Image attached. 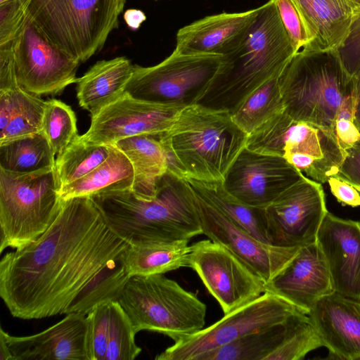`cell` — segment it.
Instances as JSON below:
<instances>
[{
  "label": "cell",
  "instance_id": "6da1fadb",
  "mask_svg": "<svg viewBox=\"0 0 360 360\" xmlns=\"http://www.w3.org/2000/svg\"><path fill=\"white\" fill-rule=\"evenodd\" d=\"M129 245L91 197L64 200L42 235L1 258L0 296L15 318L65 314L82 290Z\"/></svg>",
  "mask_w": 360,
  "mask_h": 360
},
{
  "label": "cell",
  "instance_id": "7a4b0ae2",
  "mask_svg": "<svg viewBox=\"0 0 360 360\" xmlns=\"http://www.w3.org/2000/svg\"><path fill=\"white\" fill-rule=\"evenodd\" d=\"M295 54L276 1L269 0L224 51L198 103L231 112L255 90L279 77Z\"/></svg>",
  "mask_w": 360,
  "mask_h": 360
},
{
  "label": "cell",
  "instance_id": "3957f363",
  "mask_svg": "<svg viewBox=\"0 0 360 360\" xmlns=\"http://www.w3.org/2000/svg\"><path fill=\"white\" fill-rule=\"evenodd\" d=\"M91 198L111 230L130 245L190 240L202 234L195 194L174 170L162 177L153 198L138 197L130 189Z\"/></svg>",
  "mask_w": 360,
  "mask_h": 360
},
{
  "label": "cell",
  "instance_id": "277c9868",
  "mask_svg": "<svg viewBox=\"0 0 360 360\" xmlns=\"http://www.w3.org/2000/svg\"><path fill=\"white\" fill-rule=\"evenodd\" d=\"M248 136L229 110L195 103L185 106L171 128L159 137L171 170L188 179L223 182L246 147Z\"/></svg>",
  "mask_w": 360,
  "mask_h": 360
},
{
  "label": "cell",
  "instance_id": "5b68a950",
  "mask_svg": "<svg viewBox=\"0 0 360 360\" xmlns=\"http://www.w3.org/2000/svg\"><path fill=\"white\" fill-rule=\"evenodd\" d=\"M284 111L293 120L332 130L354 79L335 50L301 49L278 77Z\"/></svg>",
  "mask_w": 360,
  "mask_h": 360
},
{
  "label": "cell",
  "instance_id": "8992f818",
  "mask_svg": "<svg viewBox=\"0 0 360 360\" xmlns=\"http://www.w3.org/2000/svg\"><path fill=\"white\" fill-rule=\"evenodd\" d=\"M126 0H32L27 16L61 51L83 63L99 51L119 25Z\"/></svg>",
  "mask_w": 360,
  "mask_h": 360
},
{
  "label": "cell",
  "instance_id": "52a82bcc",
  "mask_svg": "<svg viewBox=\"0 0 360 360\" xmlns=\"http://www.w3.org/2000/svg\"><path fill=\"white\" fill-rule=\"evenodd\" d=\"M119 302L136 333L150 330L176 342L205 324L206 304L163 274L131 276Z\"/></svg>",
  "mask_w": 360,
  "mask_h": 360
},
{
  "label": "cell",
  "instance_id": "ba28073f",
  "mask_svg": "<svg viewBox=\"0 0 360 360\" xmlns=\"http://www.w3.org/2000/svg\"><path fill=\"white\" fill-rule=\"evenodd\" d=\"M55 166L30 173L0 168L1 253L36 240L57 217L64 200Z\"/></svg>",
  "mask_w": 360,
  "mask_h": 360
},
{
  "label": "cell",
  "instance_id": "9c48e42d",
  "mask_svg": "<svg viewBox=\"0 0 360 360\" xmlns=\"http://www.w3.org/2000/svg\"><path fill=\"white\" fill-rule=\"evenodd\" d=\"M246 148L283 157L319 183L337 174L346 156L332 130L296 121L284 110L250 134Z\"/></svg>",
  "mask_w": 360,
  "mask_h": 360
},
{
  "label": "cell",
  "instance_id": "30bf717a",
  "mask_svg": "<svg viewBox=\"0 0 360 360\" xmlns=\"http://www.w3.org/2000/svg\"><path fill=\"white\" fill-rule=\"evenodd\" d=\"M215 54L182 55L176 51L160 63L134 65L124 92L142 101L184 105L198 103L220 64Z\"/></svg>",
  "mask_w": 360,
  "mask_h": 360
},
{
  "label": "cell",
  "instance_id": "8fae6325",
  "mask_svg": "<svg viewBox=\"0 0 360 360\" xmlns=\"http://www.w3.org/2000/svg\"><path fill=\"white\" fill-rule=\"evenodd\" d=\"M298 312L303 311L283 298L266 291L255 300L224 314L212 325L174 342L155 359L198 360L199 356L208 352L256 330L284 322Z\"/></svg>",
  "mask_w": 360,
  "mask_h": 360
},
{
  "label": "cell",
  "instance_id": "7c38bea8",
  "mask_svg": "<svg viewBox=\"0 0 360 360\" xmlns=\"http://www.w3.org/2000/svg\"><path fill=\"white\" fill-rule=\"evenodd\" d=\"M188 266L198 275L226 314L266 292V283L245 262L210 239L191 245Z\"/></svg>",
  "mask_w": 360,
  "mask_h": 360
},
{
  "label": "cell",
  "instance_id": "4fadbf2b",
  "mask_svg": "<svg viewBox=\"0 0 360 360\" xmlns=\"http://www.w3.org/2000/svg\"><path fill=\"white\" fill-rule=\"evenodd\" d=\"M327 212L321 184L304 176L264 207V224L269 244L299 248L316 241Z\"/></svg>",
  "mask_w": 360,
  "mask_h": 360
},
{
  "label": "cell",
  "instance_id": "5bb4252c",
  "mask_svg": "<svg viewBox=\"0 0 360 360\" xmlns=\"http://www.w3.org/2000/svg\"><path fill=\"white\" fill-rule=\"evenodd\" d=\"M13 46L19 86L37 96L56 95L72 83L80 63L50 43L27 18Z\"/></svg>",
  "mask_w": 360,
  "mask_h": 360
},
{
  "label": "cell",
  "instance_id": "9a60e30c",
  "mask_svg": "<svg viewBox=\"0 0 360 360\" xmlns=\"http://www.w3.org/2000/svg\"><path fill=\"white\" fill-rule=\"evenodd\" d=\"M185 106L142 101L124 92L91 117L88 131L80 137L89 143L114 145L137 135L159 136L171 128Z\"/></svg>",
  "mask_w": 360,
  "mask_h": 360
},
{
  "label": "cell",
  "instance_id": "2e32d148",
  "mask_svg": "<svg viewBox=\"0 0 360 360\" xmlns=\"http://www.w3.org/2000/svg\"><path fill=\"white\" fill-rule=\"evenodd\" d=\"M304 176L283 157L245 147L222 183L225 189L242 202L264 208Z\"/></svg>",
  "mask_w": 360,
  "mask_h": 360
},
{
  "label": "cell",
  "instance_id": "e0dca14e",
  "mask_svg": "<svg viewBox=\"0 0 360 360\" xmlns=\"http://www.w3.org/2000/svg\"><path fill=\"white\" fill-rule=\"evenodd\" d=\"M195 196L202 234L230 250L266 284L283 270L300 248H281L262 242L197 194Z\"/></svg>",
  "mask_w": 360,
  "mask_h": 360
},
{
  "label": "cell",
  "instance_id": "ac0fdd59",
  "mask_svg": "<svg viewBox=\"0 0 360 360\" xmlns=\"http://www.w3.org/2000/svg\"><path fill=\"white\" fill-rule=\"evenodd\" d=\"M316 241L334 292L360 300V221L342 219L328 212Z\"/></svg>",
  "mask_w": 360,
  "mask_h": 360
},
{
  "label": "cell",
  "instance_id": "d6986e66",
  "mask_svg": "<svg viewBox=\"0 0 360 360\" xmlns=\"http://www.w3.org/2000/svg\"><path fill=\"white\" fill-rule=\"evenodd\" d=\"M266 291L308 314L322 297L334 292L330 275L317 241L300 247L270 282Z\"/></svg>",
  "mask_w": 360,
  "mask_h": 360
},
{
  "label": "cell",
  "instance_id": "ffe728a7",
  "mask_svg": "<svg viewBox=\"0 0 360 360\" xmlns=\"http://www.w3.org/2000/svg\"><path fill=\"white\" fill-rule=\"evenodd\" d=\"M13 360H89L86 314L70 313L32 335L4 332Z\"/></svg>",
  "mask_w": 360,
  "mask_h": 360
},
{
  "label": "cell",
  "instance_id": "44dd1931",
  "mask_svg": "<svg viewBox=\"0 0 360 360\" xmlns=\"http://www.w3.org/2000/svg\"><path fill=\"white\" fill-rule=\"evenodd\" d=\"M308 315L330 355L360 360V300L333 292L321 298Z\"/></svg>",
  "mask_w": 360,
  "mask_h": 360
},
{
  "label": "cell",
  "instance_id": "7402d4cb",
  "mask_svg": "<svg viewBox=\"0 0 360 360\" xmlns=\"http://www.w3.org/2000/svg\"><path fill=\"white\" fill-rule=\"evenodd\" d=\"M86 316L90 360H134L141 353L132 323L118 301L98 305Z\"/></svg>",
  "mask_w": 360,
  "mask_h": 360
},
{
  "label": "cell",
  "instance_id": "603a6c76",
  "mask_svg": "<svg viewBox=\"0 0 360 360\" xmlns=\"http://www.w3.org/2000/svg\"><path fill=\"white\" fill-rule=\"evenodd\" d=\"M257 11L258 8L240 13H222L195 21L179 30L174 51L182 55L221 56Z\"/></svg>",
  "mask_w": 360,
  "mask_h": 360
},
{
  "label": "cell",
  "instance_id": "cb8c5ba5",
  "mask_svg": "<svg viewBox=\"0 0 360 360\" xmlns=\"http://www.w3.org/2000/svg\"><path fill=\"white\" fill-rule=\"evenodd\" d=\"M134 65L124 56L102 60L77 78V98L91 117L120 98L133 73Z\"/></svg>",
  "mask_w": 360,
  "mask_h": 360
},
{
  "label": "cell",
  "instance_id": "d4e9b609",
  "mask_svg": "<svg viewBox=\"0 0 360 360\" xmlns=\"http://www.w3.org/2000/svg\"><path fill=\"white\" fill-rule=\"evenodd\" d=\"M311 38L307 50H336L354 15L345 0H291Z\"/></svg>",
  "mask_w": 360,
  "mask_h": 360
},
{
  "label": "cell",
  "instance_id": "484cf974",
  "mask_svg": "<svg viewBox=\"0 0 360 360\" xmlns=\"http://www.w3.org/2000/svg\"><path fill=\"white\" fill-rule=\"evenodd\" d=\"M159 136L141 134L114 143L133 166L134 181L131 191L140 198L155 196L159 181L171 168L168 154Z\"/></svg>",
  "mask_w": 360,
  "mask_h": 360
},
{
  "label": "cell",
  "instance_id": "4316f807",
  "mask_svg": "<svg viewBox=\"0 0 360 360\" xmlns=\"http://www.w3.org/2000/svg\"><path fill=\"white\" fill-rule=\"evenodd\" d=\"M46 102L20 86L0 91V146L41 132Z\"/></svg>",
  "mask_w": 360,
  "mask_h": 360
},
{
  "label": "cell",
  "instance_id": "83f0119b",
  "mask_svg": "<svg viewBox=\"0 0 360 360\" xmlns=\"http://www.w3.org/2000/svg\"><path fill=\"white\" fill-rule=\"evenodd\" d=\"M134 181L133 166L127 155L112 145L109 156L91 172L60 190L63 200L93 197L110 191L131 190Z\"/></svg>",
  "mask_w": 360,
  "mask_h": 360
},
{
  "label": "cell",
  "instance_id": "f1b7e54d",
  "mask_svg": "<svg viewBox=\"0 0 360 360\" xmlns=\"http://www.w3.org/2000/svg\"><path fill=\"white\" fill-rule=\"evenodd\" d=\"M284 322L266 326L198 357V360H266L283 341L300 314Z\"/></svg>",
  "mask_w": 360,
  "mask_h": 360
},
{
  "label": "cell",
  "instance_id": "f546056e",
  "mask_svg": "<svg viewBox=\"0 0 360 360\" xmlns=\"http://www.w3.org/2000/svg\"><path fill=\"white\" fill-rule=\"evenodd\" d=\"M189 240L129 245L123 254L130 276L163 274L188 266Z\"/></svg>",
  "mask_w": 360,
  "mask_h": 360
},
{
  "label": "cell",
  "instance_id": "4dcf8cb0",
  "mask_svg": "<svg viewBox=\"0 0 360 360\" xmlns=\"http://www.w3.org/2000/svg\"><path fill=\"white\" fill-rule=\"evenodd\" d=\"M193 191L257 240L269 243L263 209L248 205L231 195L222 181L205 182L185 178Z\"/></svg>",
  "mask_w": 360,
  "mask_h": 360
},
{
  "label": "cell",
  "instance_id": "1f68e13d",
  "mask_svg": "<svg viewBox=\"0 0 360 360\" xmlns=\"http://www.w3.org/2000/svg\"><path fill=\"white\" fill-rule=\"evenodd\" d=\"M124 252L110 261L82 290L68 308L65 314H88L98 305L119 302L125 285L131 277L125 267Z\"/></svg>",
  "mask_w": 360,
  "mask_h": 360
},
{
  "label": "cell",
  "instance_id": "d6a6232c",
  "mask_svg": "<svg viewBox=\"0 0 360 360\" xmlns=\"http://www.w3.org/2000/svg\"><path fill=\"white\" fill-rule=\"evenodd\" d=\"M56 154L39 132L0 146V168L15 173H30L54 167Z\"/></svg>",
  "mask_w": 360,
  "mask_h": 360
},
{
  "label": "cell",
  "instance_id": "836d02e7",
  "mask_svg": "<svg viewBox=\"0 0 360 360\" xmlns=\"http://www.w3.org/2000/svg\"><path fill=\"white\" fill-rule=\"evenodd\" d=\"M278 77L257 88L231 112L235 124L248 136L284 110Z\"/></svg>",
  "mask_w": 360,
  "mask_h": 360
},
{
  "label": "cell",
  "instance_id": "e575fe53",
  "mask_svg": "<svg viewBox=\"0 0 360 360\" xmlns=\"http://www.w3.org/2000/svg\"><path fill=\"white\" fill-rule=\"evenodd\" d=\"M112 147V145L87 143L78 134L56 158L55 168L60 190L105 161L110 154Z\"/></svg>",
  "mask_w": 360,
  "mask_h": 360
},
{
  "label": "cell",
  "instance_id": "d590c367",
  "mask_svg": "<svg viewBox=\"0 0 360 360\" xmlns=\"http://www.w3.org/2000/svg\"><path fill=\"white\" fill-rule=\"evenodd\" d=\"M41 127V131L56 156L78 135L75 112L70 106L56 99L46 101Z\"/></svg>",
  "mask_w": 360,
  "mask_h": 360
},
{
  "label": "cell",
  "instance_id": "8d00e7d4",
  "mask_svg": "<svg viewBox=\"0 0 360 360\" xmlns=\"http://www.w3.org/2000/svg\"><path fill=\"white\" fill-rule=\"evenodd\" d=\"M323 347L309 316L302 314L282 343L266 360H300L311 351Z\"/></svg>",
  "mask_w": 360,
  "mask_h": 360
},
{
  "label": "cell",
  "instance_id": "74e56055",
  "mask_svg": "<svg viewBox=\"0 0 360 360\" xmlns=\"http://www.w3.org/2000/svg\"><path fill=\"white\" fill-rule=\"evenodd\" d=\"M275 1L281 20L295 53L302 49H308L311 45V38L294 4L291 0Z\"/></svg>",
  "mask_w": 360,
  "mask_h": 360
},
{
  "label": "cell",
  "instance_id": "f35d334b",
  "mask_svg": "<svg viewBox=\"0 0 360 360\" xmlns=\"http://www.w3.org/2000/svg\"><path fill=\"white\" fill-rule=\"evenodd\" d=\"M32 0H9L0 4V46L11 41L27 18Z\"/></svg>",
  "mask_w": 360,
  "mask_h": 360
},
{
  "label": "cell",
  "instance_id": "ab89813d",
  "mask_svg": "<svg viewBox=\"0 0 360 360\" xmlns=\"http://www.w3.org/2000/svg\"><path fill=\"white\" fill-rule=\"evenodd\" d=\"M335 51L351 77L360 72V13L353 15L347 34Z\"/></svg>",
  "mask_w": 360,
  "mask_h": 360
},
{
  "label": "cell",
  "instance_id": "60d3db41",
  "mask_svg": "<svg viewBox=\"0 0 360 360\" xmlns=\"http://www.w3.org/2000/svg\"><path fill=\"white\" fill-rule=\"evenodd\" d=\"M354 91L343 102L334 126V133L345 151L360 139V131L354 121Z\"/></svg>",
  "mask_w": 360,
  "mask_h": 360
},
{
  "label": "cell",
  "instance_id": "b9f144b4",
  "mask_svg": "<svg viewBox=\"0 0 360 360\" xmlns=\"http://www.w3.org/2000/svg\"><path fill=\"white\" fill-rule=\"evenodd\" d=\"M335 176L352 185L360 195V139L346 150V156Z\"/></svg>",
  "mask_w": 360,
  "mask_h": 360
},
{
  "label": "cell",
  "instance_id": "7bdbcfd3",
  "mask_svg": "<svg viewBox=\"0 0 360 360\" xmlns=\"http://www.w3.org/2000/svg\"><path fill=\"white\" fill-rule=\"evenodd\" d=\"M18 86L13 46L8 42L0 46V91Z\"/></svg>",
  "mask_w": 360,
  "mask_h": 360
},
{
  "label": "cell",
  "instance_id": "ee69618b",
  "mask_svg": "<svg viewBox=\"0 0 360 360\" xmlns=\"http://www.w3.org/2000/svg\"><path fill=\"white\" fill-rule=\"evenodd\" d=\"M327 181L332 194L339 202L353 207L360 206V195L352 185L335 176Z\"/></svg>",
  "mask_w": 360,
  "mask_h": 360
},
{
  "label": "cell",
  "instance_id": "f6af8a7d",
  "mask_svg": "<svg viewBox=\"0 0 360 360\" xmlns=\"http://www.w3.org/2000/svg\"><path fill=\"white\" fill-rule=\"evenodd\" d=\"M124 20L130 29L136 30L146 20V16L141 10L131 8L124 12Z\"/></svg>",
  "mask_w": 360,
  "mask_h": 360
},
{
  "label": "cell",
  "instance_id": "bcb514c9",
  "mask_svg": "<svg viewBox=\"0 0 360 360\" xmlns=\"http://www.w3.org/2000/svg\"><path fill=\"white\" fill-rule=\"evenodd\" d=\"M354 86V121L360 131V72L353 76Z\"/></svg>",
  "mask_w": 360,
  "mask_h": 360
},
{
  "label": "cell",
  "instance_id": "7dc6e473",
  "mask_svg": "<svg viewBox=\"0 0 360 360\" xmlns=\"http://www.w3.org/2000/svg\"><path fill=\"white\" fill-rule=\"evenodd\" d=\"M4 330L0 328V360H13V355L6 342Z\"/></svg>",
  "mask_w": 360,
  "mask_h": 360
},
{
  "label": "cell",
  "instance_id": "c3c4849f",
  "mask_svg": "<svg viewBox=\"0 0 360 360\" xmlns=\"http://www.w3.org/2000/svg\"><path fill=\"white\" fill-rule=\"evenodd\" d=\"M353 11L354 15L360 13V0H345Z\"/></svg>",
  "mask_w": 360,
  "mask_h": 360
},
{
  "label": "cell",
  "instance_id": "681fc988",
  "mask_svg": "<svg viewBox=\"0 0 360 360\" xmlns=\"http://www.w3.org/2000/svg\"><path fill=\"white\" fill-rule=\"evenodd\" d=\"M7 1H9V0H0V4H2V3L6 2Z\"/></svg>",
  "mask_w": 360,
  "mask_h": 360
}]
</instances>
